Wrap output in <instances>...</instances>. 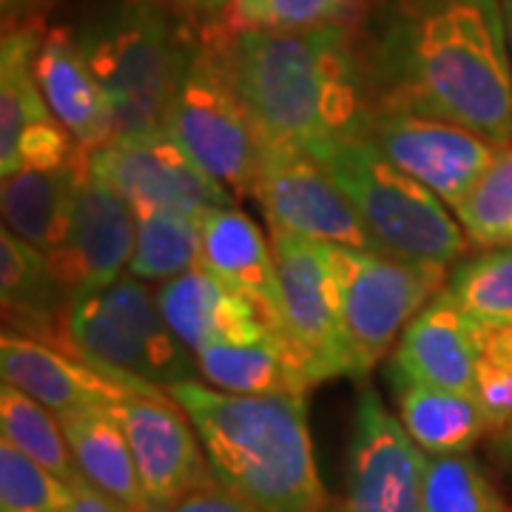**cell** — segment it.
I'll list each match as a JSON object with an SVG mask.
<instances>
[{
	"label": "cell",
	"mask_w": 512,
	"mask_h": 512,
	"mask_svg": "<svg viewBox=\"0 0 512 512\" xmlns=\"http://www.w3.org/2000/svg\"><path fill=\"white\" fill-rule=\"evenodd\" d=\"M80 49L106 94L114 137L165 131L188 52L157 0H123L94 18Z\"/></svg>",
	"instance_id": "5b68a950"
},
{
	"label": "cell",
	"mask_w": 512,
	"mask_h": 512,
	"mask_svg": "<svg viewBox=\"0 0 512 512\" xmlns=\"http://www.w3.org/2000/svg\"><path fill=\"white\" fill-rule=\"evenodd\" d=\"M376 109L413 111L512 146L501 0H393L362 55Z\"/></svg>",
	"instance_id": "6da1fadb"
},
{
	"label": "cell",
	"mask_w": 512,
	"mask_h": 512,
	"mask_svg": "<svg viewBox=\"0 0 512 512\" xmlns=\"http://www.w3.org/2000/svg\"><path fill=\"white\" fill-rule=\"evenodd\" d=\"M444 293L481 325L512 328V245L461 262Z\"/></svg>",
	"instance_id": "f1b7e54d"
},
{
	"label": "cell",
	"mask_w": 512,
	"mask_h": 512,
	"mask_svg": "<svg viewBox=\"0 0 512 512\" xmlns=\"http://www.w3.org/2000/svg\"><path fill=\"white\" fill-rule=\"evenodd\" d=\"M60 348L128 382L157 384L163 390L200 382L194 350L171 330L157 293L134 276L74 296L63 316Z\"/></svg>",
	"instance_id": "8992f818"
},
{
	"label": "cell",
	"mask_w": 512,
	"mask_h": 512,
	"mask_svg": "<svg viewBox=\"0 0 512 512\" xmlns=\"http://www.w3.org/2000/svg\"><path fill=\"white\" fill-rule=\"evenodd\" d=\"M453 214L464 234L481 248L512 245V146L501 148L493 165L481 174Z\"/></svg>",
	"instance_id": "1f68e13d"
},
{
	"label": "cell",
	"mask_w": 512,
	"mask_h": 512,
	"mask_svg": "<svg viewBox=\"0 0 512 512\" xmlns=\"http://www.w3.org/2000/svg\"><path fill=\"white\" fill-rule=\"evenodd\" d=\"M134 217L137 234L128 276L143 282H168L191 268H200L202 217L174 211H148Z\"/></svg>",
	"instance_id": "83f0119b"
},
{
	"label": "cell",
	"mask_w": 512,
	"mask_h": 512,
	"mask_svg": "<svg viewBox=\"0 0 512 512\" xmlns=\"http://www.w3.org/2000/svg\"><path fill=\"white\" fill-rule=\"evenodd\" d=\"M188 3L202 9V12H225V6H228L231 0H188Z\"/></svg>",
	"instance_id": "74e56055"
},
{
	"label": "cell",
	"mask_w": 512,
	"mask_h": 512,
	"mask_svg": "<svg viewBox=\"0 0 512 512\" xmlns=\"http://www.w3.org/2000/svg\"><path fill=\"white\" fill-rule=\"evenodd\" d=\"M348 26L228 29L217 26L208 49L254 117L262 143L313 148L365 134L376 100L362 52Z\"/></svg>",
	"instance_id": "7a4b0ae2"
},
{
	"label": "cell",
	"mask_w": 512,
	"mask_h": 512,
	"mask_svg": "<svg viewBox=\"0 0 512 512\" xmlns=\"http://www.w3.org/2000/svg\"><path fill=\"white\" fill-rule=\"evenodd\" d=\"M165 131L231 194L254 197L265 143L208 46L188 52Z\"/></svg>",
	"instance_id": "52a82bcc"
},
{
	"label": "cell",
	"mask_w": 512,
	"mask_h": 512,
	"mask_svg": "<svg viewBox=\"0 0 512 512\" xmlns=\"http://www.w3.org/2000/svg\"><path fill=\"white\" fill-rule=\"evenodd\" d=\"M0 433L3 441L66 484L83 481L57 413L9 382L0 384Z\"/></svg>",
	"instance_id": "4316f807"
},
{
	"label": "cell",
	"mask_w": 512,
	"mask_h": 512,
	"mask_svg": "<svg viewBox=\"0 0 512 512\" xmlns=\"http://www.w3.org/2000/svg\"><path fill=\"white\" fill-rule=\"evenodd\" d=\"M476 399L490 430L512 427V328L478 322Z\"/></svg>",
	"instance_id": "836d02e7"
},
{
	"label": "cell",
	"mask_w": 512,
	"mask_h": 512,
	"mask_svg": "<svg viewBox=\"0 0 512 512\" xmlns=\"http://www.w3.org/2000/svg\"><path fill=\"white\" fill-rule=\"evenodd\" d=\"M154 293L171 330L194 353L211 345H254L279 336L256 302L202 268L160 282Z\"/></svg>",
	"instance_id": "e0dca14e"
},
{
	"label": "cell",
	"mask_w": 512,
	"mask_h": 512,
	"mask_svg": "<svg viewBox=\"0 0 512 512\" xmlns=\"http://www.w3.org/2000/svg\"><path fill=\"white\" fill-rule=\"evenodd\" d=\"M367 137L384 157L456 208L493 165L501 148L481 134L413 111L376 109Z\"/></svg>",
	"instance_id": "7c38bea8"
},
{
	"label": "cell",
	"mask_w": 512,
	"mask_h": 512,
	"mask_svg": "<svg viewBox=\"0 0 512 512\" xmlns=\"http://www.w3.org/2000/svg\"><path fill=\"white\" fill-rule=\"evenodd\" d=\"M35 77L52 114L77 140V146L97 151L114 140L109 100L77 37L66 29H49L37 49Z\"/></svg>",
	"instance_id": "ffe728a7"
},
{
	"label": "cell",
	"mask_w": 512,
	"mask_h": 512,
	"mask_svg": "<svg viewBox=\"0 0 512 512\" xmlns=\"http://www.w3.org/2000/svg\"><path fill=\"white\" fill-rule=\"evenodd\" d=\"M200 382L225 393L268 396L293 393L305 396L313 387L311 373L288 339L271 336L254 345H211L194 353Z\"/></svg>",
	"instance_id": "cb8c5ba5"
},
{
	"label": "cell",
	"mask_w": 512,
	"mask_h": 512,
	"mask_svg": "<svg viewBox=\"0 0 512 512\" xmlns=\"http://www.w3.org/2000/svg\"><path fill=\"white\" fill-rule=\"evenodd\" d=\"M478 322L441 291L402 330L393 373L476 396Z\"/></svg>",
	"instance_id": "ac0fdd59"
},
{
	"label": "cell",
	"mask_w": 512,
	"mask_h": 512,
	"mask_svg": "<svg viewBox=\"0 0 512 512\" xmlns=\"http://www.w3.org/2000/svg\"><path fill=\"white\" fill-rule=\"evenodd\" d=\"M168 512H265L262 507L251 504L248 498L225 490L220 481H208L197 490H191L188 495H183L174 507Z\"/></svg>",
	"instance_id": "e575fe53"
},
{
	"label": "cell",
	"mask_w": 512,
	"mask_h": 512,
	"mask_svg": "<svg viewBox=\"0 0 512 512\" xmlns=\"http://www.w3.org/2000/svg\"><path fill=\"white\" fill-rule=\"evenodd\" d=\"M137 217L117 188L100 180L86 165L77 194L72 222L63 248L49 256L57 282L72 302L80 293L117 282L134 254Z\"/></svg>",
	"instance_id": "9a60e30c"
},
{
	"label": "cell",
	"mask_w": 512,
	"mask_h": 512,
	"mask_svg": "<svg viewBox=\"0 0 512 512\" xmlns=\"http://www.w3.org/2000/svg\"><path fill=\"white\" fill-rule=\"evenodd\" d=\"M89 165V151L80 148L72 163L63 168H23L12 177H3L0 208L3 228L40 248L43 254H55L63 248L69 222H72L74 194L80 177Z\"/></svg>",
	"instance_id": "7402d4cb"
},
{
	"label": "cell",
	"mask_w": 512,
	"mask_h": 512,
	"mask_svg": "<svg viewBox=\"0 0 512 512\" xmlns=\"http://www.w3.org/2000/svg\"><path fill=\"white\" fill-rule=\"evenodd\" d=\"M92 171L123 194L134 214L174 211L205 217L234 205V194L197 165L168 131L114 137L89 151Z\"/></svg>",
	"instance_id": "30bf717a"
},
{
	"label": "cell",
	"mask_w": 512,
	"mask_h": 512,
	"mask_svg": "<svg viewBox=\"0 0 512 512\" xmlns=\"http://www.w3.org/2000/svg\"><path fill=\"white\" fill-rule=\"evenodd\" d=\"M268 228L330 245L379 251L353 202L311 151L265 143L254 188Z\"/></svg>",
	"instance_id": "8fae6325"
},
{
	"label": "cell",
	"mask_w": 512,
	"mask_h": 512,
	"mask_svg": "<svg viewBox=\"0 0 512 512\" xmlns=\"http://www.w3.org/2000/svg\"><path fill=\"white\" fill-rule=\"evenodd\" d=\"M63 512H131L126 510L120 501H114L111 495H106L103 490H97L94 484H89L86 478L72 484V498L66 504Z\"/></svg>",
	"instance_id": "d590c367"
},
{
	"label": "cell",
	"mask_w": 512,
	"mask_h": 512,
	"mask_svg": "<svg viewBox=\"0 0 512 512\" xmlns=\"http://www.w3.org/2000/svg\"><path fill=\"white\" fill-rule=\"evenodd\" d=\"M330 251L350 356L356 376H365L413 322V316L444 291L447 268L345 245H330Z\"/></svg>",
	"instance_id": "ba28073f"
},
{
	"label": "cell",
	"mask_w": 512,
	"mask_h": 512,
	"mask_svg": "<svg viewBox=\"0 0 512 512\" xmlns=\"http://www.w3.org/2000/svg\"><path fill=\"white\" fill-rule=\"evenodd\" d=\"M60 427L83 478L131 512H148L126 430L111 407H77L60 413Z\"/></svg>",
	"instance_id": "603a6c76"
},
{
	"label": "cell",
	"mask_w": 512,
	"mask_h": 512,
	"mask_svg": "<svg viewBox=\"0 0 512 512\" xmlns=\"http://www.w3.org/2000/svg\"><path fill=\"white\" fill-rule=\"evenodd\" d=\"M396 399L404 430L427 456L467 453L490 430V421L473 393L396 376Z\"/></svg>",
	"instance_id": "d4e9b609"
},
{
	"label": "cell",
	"mask_w": 512,
	"mask_h": 512,
	"mask_svg": "<svg viewBox=\"0 0 512 512\" xmlns=\"http://www.w3.org/2000/svg\"><path fill=\"white\" fill-rule=\"evenodd\" d=\"M0 305L6 330L63 345L69 296L57 282L52 259L9 228L0 231Z\"/></svg>",
	"instance_id": "44dd1931"
},
{
	"label": "cell",
	"mask_w": 512,
	"mask_h": 512,
	"mask_svg": "<svg viewBox=\"0 0 512 512\" xmlns=\"http://www.w3.org/2000/svg\"><path fill=\"white\" fill-rule=\"evenodd\" d=\"M168 393L188 413L225 490L265 512L325 510L305 396H242L205 382H180Z\"/></svg>",
	"instance_id": "3957f363"
},
{
	"label": "cell",
	"mask_w": 512,
	"mask_h": 512,
	"mask_svg": "<svg viewBox=\"0 0 512 512\" xmlns=\"http://www.w3.org/2000/svg\"><path fill=\"white\" fill-rule=\"evenodd\" d=\"M111 410L126 430L148 512H168L183 495L214 481L194 424L168 390L131 393Z\"/></svg>",
	"instance_id": "4fadbf2b"
},
{
	"label": "cell",
	"mask_w": 512,
	"mask_h": 512,
	"mask_svg": "<svg viewBox=\"0 0 512 512\" xmlns=\"http://www.w3.org/2000/svg\"><path fill=\"white\" fill-rule=\"evenodd\" d=\"M35 18L6 26L0 43V177L18 174L20 137L55 117L35 77V57L43 40Z\"/></svg>",
	"instance_id": "484cf974"
},
{
	"label": "cell",
	"mask_w": 512,
	"mask_h": 512,
	"mask_svg": "<svg viewBox=\"0 0 512 512\" xmlns=\"http://www.w3.org/2000/svg\"><path fill=\"white\" fill-rule=\"evenodd\" d=\"M424 461L427 453L410 439L402 419L365 387L353 416L348 490L339 512H421Z\"/></svg>",
	"instance_id": "5bb4252c"
},
{
	"label": "cell",
	"mask_w": 512,
	"mask_h": 512,
	"mask_svg": "<svg viewBox=\"0 0 512 512\" xmlns=\"http://www.w3.org/2000/svg\"><path fill=\"white\" fill-rule=\"evenodd\" d=\"M46 3H52V0H0V6H3V20H6V23H9V20L20 23L23 15H35V9L46 6Z\"/></svg>",
	"instance_id": "8d00e7d4"
},
{
	"label": "cell",
	"mask_w": 512,
	"mask_h": 512,
	"mask_svg": "<svg viewBox=\"0 0 512 512\" xmlns=\"http://www.w3.org/2000/svg\"><path fill=\"white\" fill-rule=\"evenodd\" d=\"M367 0H231L222 12L228 29H316V26H348L365 18Z\"/></svg>",
	"instance_id": "f546056e"
},
{
	"label": "cell",
	"mask_w": 512,
	"mask_h": 512,
	"mask_svg": "<svg viewBox=\"0 0 512 512\" xmlns=\"http://www.w3.org/2000/svg\"><path fill=\"white\" fill-rule=\"evenodd\" d=\"M504 9V23H507V40H510V55H512V0H501Z\"/></svg>",
	"instance_id": "f35d334b"
},
{
	"label": "cell",
	"mask_w": 512,
	"mask_h": 512,
	"mask_svg": "<svg viewBox=\"0 0 512 512\" xmlns=\"http://www.w3.org/2000/svg\"><path fill=\"white\" fill-rule=\"evenodd\" d=\"M271 245L285 305V339L305 362L313 384L356 376L330 242L271 228Z\"/></svg>",
	"instance_id": "9c48e42d"
},
{
	"label": "cell",
	"mask_w": 512,
	"mask_h": 512,
	"mask_svg": "<svg viewBox=\"0 0 512 512\" xmlns=\"http://www.w3.org/2000/svg\"><path fill=\"white\" fill-rule=\"evenodd\" d=\"M200 268L256 302L276 333L285 336V305L274 245L245 211L228 205L202 217Z\"/></svg>",
	"instance_id": "d6986e66"
},
{
	"label": "cell",
	"mask_w": 512,
	"mask_h": 512,
	"mask_svg": "<svg viewBox=\"0 0 512 512\" xmlns=\"http://www.w3.org/2000/svg\"><path fill=\"white\" fill-rule=\"evenodd\" d=\"M72 484L0 441V512H63Z\"/></svg>",
	"instance_id": "d6a6232c"
},
{
	"label": "cell",
	"mask_w": 512,
	"mask_h": 512,
	"mask_svg": "<svg viewBox=\"0 0 512 512\" xmlns=\"http://www.w3.org/2000/svg\"><path fill=\"white\" fill-rule=\"evenodd\" d=\"M308 151L353 202L382 254L447 268L467 251L470 239L456 214L430 188L390 163L367 134L328 140Z\"/></svg>",
	"instance_id": "277c9868"
},
{
	"label": "cell",
	"mask_w": 512,
	"mask_h": 512,
	"mask_svg": "<svg viewBox=\"0 0 512 512\" xmlns=\"http://www.w3.org/2000/svg\"><path fill=\"white\" fill-rule=\"evenodd\" d=\"M421 512H507V507L476 458L456 453L424 461Z\"/></svg>",
	"instance_id": "4dcf8cb0"
},
{
	"label": "cell",
	"mask_w": 512,
	"mask_h": 512,
	"mask_svg": "<svg viewBox=\"0 0 512 512\" xmlns=\"http://www.w3.org/2000/svg\"><path fill=\"white\" fill-rule=\"evenodd\" d=\"M0 370L3 382L20 387L57 416L77 407H114L131 393L163 390L157 384L111 376L69 350L12 330L0 336Z\"/></svg>",
	"instance_id": "2e32d148"
}]
</instances>
